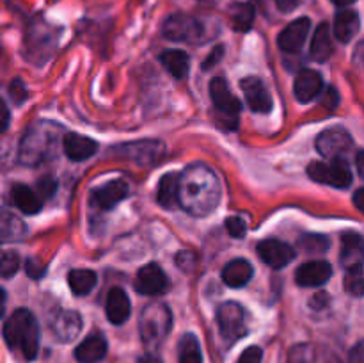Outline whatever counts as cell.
I'll return each mask as SVG.
<instances>
[{"mask_svg":"<svg viewBox=\"0 0 364 363\" xmlns=\"http://www.w3.org/2000/svg\"><path fill=\"white\" fill-rule=\"evenodd\" d=\"M333 36H331L329 23H320L316 27L315 36L311 39V48H309V57L316 63H323V60L329 59L333 56Z\"/></svg>","mask_w":364,"mask_h":363,"instance_id":"d4e9b609","label":"cell"},{"mask_svg":"<svg viewBox=\"0 0 364 363\" xmlns=\"http://www.w3.org/2000/svg\"><path fill=\"white\" fill-rule=\"evenodd\" d=\"M240 89L244 91L245 102L251 107V110L259 114H267L272 110L274 102L272 96H270L269 89L265 88V84L262 82V78L258 77H245L242 78Z\"/></svg>","mask_w":364,"mask_h":363,"instance_id":"7c38bea8","label":"cell"},{"mask_svg":"<svg viewBox=\"0 0 364 363\" xmlns=\"http://www.w3.org/2000/svg\"><path fill=\"white\" fill-rule=\"evenodd\" d=\"M160 63L174 78H185L191 70V59L183 50H166L160 53Z\"/></svg>","mask_w":364,"mask_h":363,"instance_id":"83f0119b","label":"cell"},{"mask_svg":"<svg viewBox=\"0 0 364 363\" xmlns=\"http://www.w3.org/2000/svg\"><path fill=\"white\" fill-rule=\"evenodd\" d=\"M333 276V267L326 260H313L302 263L295 273V281L301 287H322Z\"/></svg>","mask_w":364,"mask_h":363,"instance_id":"2e32d148","label":"cell"},{"mask_svg":"<svg viewBox=\"0 0 364 363\" xmlns=\"http://www.w3.org/2000/svg\"><path fill=\"white\" fill-rule=\"evenodd\" d=\"M63 148L68 159L73 160V162H80V160H85L95 155L96 149H98V142L85 137V135L68 132L63 137Z\"/></svg>","mask_w":364,"mask_h":363,"instance_id":"ffe728a7","label":"cell"},{"mask_svg":"<svg viewBox=\"0 0 364 363\" xmlns=\"http://www.w3.org/2000/svg\"><path fill=\"white\" fill-rule=\"evenodd\" d=\"M309 178L331 187L347 189L352 184V171L345 160H331V162H311L308 166Z\"/></svg>","mask_w":364,"mask_h":363,"instance_id":"52a82bcc","label":"cell"},{"mask_svg":"<svg viewBox=\"0 0 364 363\" xmlns=\"http://www.w3.org/2000/svg\"><path fill=\"white\" fill-rule=\"evenodd\" d=\"M299 248L308 255H318L329 248V241L323 235H304L299 241Z\"/></svg>","mask_w":364,"mask_h":363,"instance_id":"e575fe53","label":"cell"},{"mask_svg":"<svg viewBox=\"0 0 364 363\" xmlns=\"http://www.w3.org/2000/svg\"><path fill=\"white\" fill-rule=\"evenodd\" d=\"M139 363H162V362H160V359L156 358V356L144 354V356H141V358H139Z\"/></svg>","mask_w":364,"mask_h":363,"instance_id":"816d5d0a","label":"cell"},{"mask_svg":"<svg viewBox=\"0 0 364 363\" xmlns=\"http://www.w3.org/2000/svg\"><path fill=\"white\" fill-rule=\"evenodd\" d=\"M224 57V46L223 45H217L215 48L212 50V53H210L208 56V59L205 60V63H203V70H212L213 66H215L217 63H219L220 59H223Z\"/></svg>","mask_w":364,"mask_h":363,"instance_id":"7bdbcfd3","label":"cell"},{"mask_svg":"<svg viewBox=\"0 0 364 363\" xmlns=\"http://www.w3.org/2000/svg\"><path fill=\"white\" fill-rule=\"evenodd\" d=\"M255 269H252L251 263L245 258H235L231 262H228L223 269V281L228 287H244L251 281Z\"/></svg>","mask_w":364,"mask_h":363,"instance_id":"cb8c5ba5","label":"cell"},{"mask_svg":"<svg viewBox=\"0 0 364 363\" xmlns=\"http://www.w3.org/2000/svg\"><path fill=\"white\" fill-rule=\"evenodd\" d=\"M288 363H341V359L323 345L299 344L290 351Z\"/></svg>","mask_w":364,"mask_h":363,"instance_id":"ac0fdd59","label":"cell"},{"mask_svg":"<svg viewBox=\"0 0 364 363\" xmlns=\"http://www.w3.org/2000/svg\"><path fill=\"white\" fill-rule=\"evenodd\" d=\"M27 233L25 224L9 210L0 209V244L4 242L21 241Z\"/></svg>","mask_w":364,"mask_h":363,"instance_id":"4316f807","label":"cell"},{"mask_svg":"<svg viewBox=\"0 0 364 363\" xmlns=\"http://www.w3.org/2000/svg\"><path fill=\"white\" fill-rule=\"evenodd\" d=\"M309 28H311V20L309 18H297L290 25H287L283 32L277 36V46L288 53L299 52L304 46L306 39H308Z\"/></svg>","mask_w":364,"mask_h":363,"instance_id":"5bb4252c","label":"cell"},{"mask_svg":"<svg viewBox=\"0 0 364 363\" xmlns=\"http://www.w3.org/2000/svg\"><path fill=\"white\" fill-rule=\"evenodd\" d=\"M11 203L23 214H38L43 209V199L36 194L34 189L27 185H14L9 192Z\"/></svg>","mask_w":364,"mask_h":363,"instance_id":"484cf974","label":"cell"},{"mask_svg":"<svg viewBox=\"0 0 364 363\" xmlns=\"http://www.w3.org/2000/svg\"><path fill=\"white\" fill-rule=\"evenodd\" d=\"M331 2L338 7H347V6H350V4H354L355 0H331Z\"/></svg>","mask_w":364,"mask_h":363,"instance_id":"f5cc1de1","label":"cell"},{"mask_svg":"<svg viewBox=\"0 0 364 363\" xmlns=\"http://www.w3.org/2000/svg\"><path fill=\"white\" fill-rule=\"evenodd\" d=\"M20 269V256L14 251H0V278H11Z\"/></svg>","mask_w":364,"mask_h":363,"instance_id":"d590c367","label":"cell"},{"mask_svg":"<svg viewBox=\"0 0 364 363\" xmlns=\"http://www.w3.org/2000/svg\"><path fill=\"white\" fill-rule=\"evenodd\" d=\"M130 312H132V305L127 292L119 287L110 288L109 295H107V302H105L107 319H109L112 324H116V326H121V324H124L128 320Z\"/></svg>","mask_w":364,"mask_h":363,"instance_id":"44dd1931","label":"cell"},{"mask_svg":"<svg viewBox=\"0 0 364 363\" xmlns=\"http://www.w3.org/2000/svg\"><path fill=\"white\" fill-rule=\"evenodd\" d=\"M55 191H57V182H55V178H52V177L39 178L38 184H36V194H38L43 201L48 198H52V196L55 194Z\"/></svg>","mask_w":364,"mask_h":363,"instance_id":"8d00e7d4","label":"cell"},{"mask_svg":"<svg viewBox=\"0 0 364 363\" xmlns=\"http://www.w3.org/2000/svg\"><path fill=\"white\" fill-rule=\"evenodd\" d=\"M9 95L16 105H21V103L27 100V88H25L23 80H20V78H14V80L9 84Z\"/></svg>","mask_w":364,"mask_h":363,"instance_id":"f35d334b","label":"cell"},{"mask_svg":"<svg viewBox=\"0 0 364 363\" xmlns=\"http://www.w3.org/2000/svg\"><path fill=\"white\" fill-rule=\"evenodd\" d=\"M134 287L142 295H160L169 288V280L159 263H148L137 273Z\"/></svg>","mask_w":364,"mask_h":363,"instance_id":"8fae6325","label":"cell"},{"mask_svg":"<svg viewBox=\"0 0 364 363\" xmlns=\"http://www.w3.org/2000/svg\"><path fill=\"white\" fill-rule=\"evenodd\" d=\"M178 359L180 363H203L201 345L196 335L187 333L178 344Z\"/></svg>","mask_w":364,"mask_h":363,"instance_id":"d6a6232c","label":"cell"},{"mask_svg":"<svg viewBox=\"0 0 364 363\" xmlns=\"http://www.w3.org/2000/svg\"><path fill=\"white\" fill-rule=\"evenodd\" d=\"M107 345L105 337L102 333H91L84 342H80V345H77L75 349V358L78 363H98L105 358L107 354Z\"/></svg>","mask_w":364,"mask_h":363,"instance_id":"7402d4cb","label":"cell"},{"mask_svg":"<svg viewBox=\"0 0 364 363\" xmlns=\"http://www.w3.org/2000/svg\"><path fill=\"white\" fill-rule=\"evenodd\" d=\"M363 159H364V152H363V149H359V152L355 153V166H358V173H359V177H363V174H364V164H363Z\"/></svg>","mask_w":364,"mask_h":363,"instance_id":"7dc6e473","label":"cell"},{"mask_svg":"<svg viewBox=\"0 0 364 363\" xmlns=\"http://www.w3.org/2000/svg\"><path fill=\"white\" fill-rule=\"evenodd\" d=\"M322 89H323V78L318 71L304 68V70L299 71V75L295 77L294 93L295 96H297L299 102L302 103L311 102V100H315L316 96H320Z\"/></svg>","mask_w":364,"mask_h":363,"instance_id":"d6986e66","label":"cell"},{"mask_svg":"<svg viewBox=\"0 0 364 363\" xmlns=\"http://www.w3.org/2000/svg\"><path fill=\"white\" fill-rule=\"evenodd\" d=\"M50 330L59 342H73L82 331V317L75 310H60L53 315Z\"/></svg>","mask_w":364,"mask_h":363,"instance_id":"e0dca14e","label":"cell"},{"mask_svg":"<svg viewBox=\"0 0 364 363\" xmlns=\"http://www.w3.org/2000/svg\"><path fill=\"white\" fill-rule=\"evenodd\" d=\"M345 290L354 298H361L364 292V276H363V262L348 265L345 270V280H343Z\"/></svg>","mask_w":364,"mask_h":363,"instance_id":"836d02e7","label":"cell"},{"mask_svg":"<svg viewBox=\"0 0 364 363\" xmlns=\"http://www.w3.org/2000/svg\"><path fill=\"white\" fill-rule=\"evenodd\" d=\"M68 283L75 295H87L96 287V273L91 269H73L68 274Z\"/></svg>","mask_w":364,"mask_h":363,"instance_id":"1f68e13d","label":"cell"},{"mask_svg":"<svg viewBox=\"0 0 364 363\" xmlns=\"http://www.w3.org/2000/svg\"><path fill=\"white\" fill-rule=\"evenodd\" d=\"M217 324H219L220 335L228 344H235L247 333L245 312L238 302H223L217 310Z\"/></svg>","mask_w":364,"mask_h":363,"instance_id":"ba28073f","label":"cell"},{"mask_svg":"<svg viewBox=\"0 0 364 363\" xmlns=\"http://www.w3.org/2000/svg\"><path fill=\"white\" fill-rule=\"evenodd\" d=\"M256 251H258V256L270 265L272 269H283L287 267L291 260L295 258V251L291 246H288L287 242L276 241V238H267V241H262L258 246H256Z\"/></svg>","mask_w":364,"mask_h":363,"instance_id":"4fadbf2b","label":"cell"},{"mask_svg":"<svg viewBox=\"0 0 364 363\" xmlns=\"http://www.w3.org/2000/svg\"><path fill=\"white\" fill-rule=\"evenodd\" d=\"M156 199L164 209L178 206V173L164 174L156 191Z\"/></svg>","mask_w":364,"mask_h":363,"instance_id":"4dcf8cb0","label":"cell"},{"mask_svg":"<svg viewBox=\"0 0 364 363\" xmlns=\"http://www.w3.org/2000/svg\"><path fill=\"white\" fill-rule=\"evenodd\" d=\"M6 301H7L6 290H4V288L0 287V319H2L4 312H6Z\"/></svg>","mask_w":364,"mask_h":363,"instance_id":"f907efd6","label":"cell"},{"mask_svg":"<svg viewBox=\"0 0 364 363\" xmlns=\"http://www.w3.org/2000/svg\"><path fill=\"white\" fill-rule=\"evenodd\" d=\"M4 340L11 351L32 362L39 349V326L31 310L18 308L4 324Z\"/></svg>","mask_w":364,"mask_h":363,"instance_id":"3957f363","label":"cell"},{"mask_svg":"<svg viewBox=\"0 0 364 363\" xmlns=\"http://www.w3.org/2000/svg\"><path fill=\"white\" fill-rule=\"evenodd\" d=\"M210 95H212V102L215 105L217 114L220 116V127L233 130L238 127V116H240V102L235 98L231 93L230 85L223 77H215L210 82Z\"/></svg>","mask_w":364,"mask_h":363,"instance_id":"5b68a950","label":"cell"},{"mask_svg":"<svg viewBox=\"0 0 364 363\" xmlns=\"http://www.w3.org/2000/svg\"><path fill=\"white\" fill-rule=\"evenodd\" d=\"M350 363H363V359H361V344H358L355 345V349L354 351L350 352Z\"/></svg>","mask_w":364,"mask_h":363,"instance_id":"681fc988","label":"cell"},{"mask_svg":"<svg viewBox=\"0 0 364 363\" xmlns=\"http://www.w3.org/2000/svg\"><path fill=\"white\" fill-rule=\"evenodd\" d=\"M354 148V139L345 128L333 127L316 137V149L329 160H345Z\"/></svg>","mask_w":364,"mask_h":363,"instance_id":"9c48e42d","label":"cell"},{"mask_svg":"<svg viewBox=\"0 0 364 363\" xmlns=\"http://www.w3.org/2000/svg\"><path fill=\"white\" fill-rule=\"evenodd\" d=\"M364 191L363 189H358V191H355V194H354V205H355V209L358 210H364V205H363V198H364Z\"/></svg>","mask_w":364,"mask_h":363,"instance_id":"c3c4849f","label":"cell"},{"mask_svg":"<svg viewBox=\"0 0 364 363\" xmlns=\"http://www.w3.org/2000/svg\"><path fill=\"white\" fill-rule=\"evenodd\" d=\"M9 121H11L9 109H7L6 102L0 98V134L7 130V127H9Z\"/></svg>","mask_w":364,"mask_h":363,"instance_id":"f6af8a7d","label":"cell"},{"mask_svg":"<svg viewBox=\"0 0 364 363\" xmlns=\"http://www.w3.org/2000/svg\"><path fill=\"white\" fill-rule=\"evenodd\" d=\"M173 326V313L164 302H151L144 306L139 319V333L142 344L148 349H159Z\"/></svg>","mask_w":364,"mask_h":363,"instance_id":"277c9868","label":"cell"},{"mask_svg":"<svg viewBox=\"0 0 364 363\" xmlns=\"http://www.w3.org/2000/svg\"><path fill=\"white\" fill-rule=\"evenodd\" d=\"M162 32L169 41L180 43H199L205 36V28H203L201 21L185 13L171 14L164 21Z\"/></svg>","mask_w":364,"mask_h":363,"instance_id":"8992f818","label":"cell"},{"mask_svg":"<svg viewBox=\"0 0 364 363\" xmlns=\"http://www.w3.org/2000/svg\"><path fill=\"white\" fill-rule=\"evenodd\" d=\"M327 305H329V295H327L326 292H318V294L313 295L311 301H309V306L315 310H323Z\"/></svg>","mask_w":364,"mask_h":363,"instance_id":"ee69618b","label":"cell"},{"mask_svg":"<svg viewBox=\"0 0 364 363\" xmlns=\"http://www.w3.org/2000/svg\"><path fill=\"white\" fill-rule=\"evenodd\" d=\"M176 265L185 273H191L196 267V255L192 251H180L176 255Z\"/></svg>","mask_w":364,"mask_h":363,"instance_id":"ab89813d","label":"cell"},{"mask_svg":"<svg viewBox=\"0 0 364 363\" xmlns=\"http://www.w3.org/2000/svg\"><path fill=\"white\" fill-rule=\"evenodd\" d=\"M255 6L249 2H237L230 7V23L237 32L251 31L255 23Z\"/></svg>","mask_w":364,"mask_h":363,"instance_id":"f1b7e54d","label":"cell"},{"mask_svg":"<svg viewBox=\"0 0 364 363\" xmlns=\"http://www.w3.org/2000/svg\"><path fill=\"white\" fill-rule=\"evenodd\" d=\"M114 152H117V155L123 157V159L134 160V162L146 166V164L159 162L166 155V146L160 141H139L117 146Z\"/></svg>","mask_w":364,"mask_h":363,"instance_id":"30bf717a","label":"cell"},{"mask_svg":"<svg viewBox=\"0 0 364 363\" xmlns=\"http://www.w3.org/2000/svg\"><path fill=\"white\" fill-rule=\"evenodd\" d=\"M262 358H263L262 347H258V345H251V347H247L244 352H242L237 363H262Z\"/></svg>","mask_w":364,"mask_h":363,"instance_id":"60d3db41","label":"cell"},{"mask_svg":"<svg viewBox=\"0 0 364 363\" xmlns=\"http://www.w3.org/2000/svg\"><path fill=\"white\" fill-rule=\"evenodd\" d=\"M63 128L50 121H38L27 128L21 137L18 159L25 166H39L46 160L53 159L59 144Z\"/></svg>","mask_w":364,"mask_h":363,"instance_id":"7a4b0ae2","label":"cell"},{"mask_svg":"<svg viewBox=\"0 0 364 363\" xmlns=\"http://www.w3.org/2000/svg\"><path fill=\"white\" fill-rule=\"evenodd\" d=\"M277 6V9L281 11V13H291L294 9H297L299 6L302 4V0H274Z\"/></svg>","mask_w":364,"mask_h":363,"instance_id":"bcb514c9","label":"cell"},{"mask_svg":"<svg viewBox=\"0 0 364 363\" xmlns=\"http://www.w3.org/2000/svg\"><path fill=\"white\" fill-rule=\"evenodd\" d=\"M220 201V182L206 164H191L178 173V205L191 216L205 217Z\"/></svg>","mask_w":364,"mask_h":363,"instance_id":"6da1fadb","label":"cell"},{"mask_svg":"<svg viewBox=\"0 0 364 363\" xmlns=\"http://www.w3.org/2000/svg\"><path fill=\"white\" fill-rule=\"evenodd\" d=\"M361 28V20H359L358 11L343 9L334 16V36L338 41L348 43L355 38V34Z\"/></svg>","mask_w":364,"mask_h":363,"instance_id":"603a6c76","label":"cell"},{"mask_svg":"<svg viewBox=\"0 0 364 363\" xmlns=\"http://www.w3.org/2000/svg\"><path fill=\"white\" fill-rule=\"evenodd\" d=\"M45 267L41 265L39 262H36V260L28 258L25 260V273H27L28 278H34V280H39V278L45 274Z\"/></svg>","mask_w":364,"mask_h":363,"instance_id":"b9f144b4","label":"cell"},{"mask_svg":"<svg viewBox=\"0 0 364 363\" xmlns=\"http://www.w3.org/2000/svg\"><path fill=\"white\" fill-rule=\"evenodd\" d=\"M341 262L345 265H354L363 262V237L355 231H348L341 238Z\"/></svg>","mask_w":364,"mask_h":363,"instance_id":"f546056e","label":"cell"},{"mask_svg":"<svg viewBox=\"0 0 364 363\" xmlns=\"http://www.w3.org/2000/svg\"><path fill=\"white\" fill-rule=\"evenodd\" d=\"M130 192V187L124 180H112L105 185H100L92 191L91 205L98 210H110L123 201Z\"/></svg>","mask_w":364,"mask_h":363,"instance_id":"9a60e30c","label":"cell"},{"mask_svg":"<svg viewBox=\"0 0 364 363\" xmlns=\"http://www.w3.org/2000/svg\"><path fill=\"white\" fill-rule=\"evenodd\" d=\"M226 230L235 238H244L245 233H247V226H245V223L240 217H228Z\"/></svg>","mask_w":364,"mask_h":363,"instance_id":"74e56055","label":"cell"}]
</instances>
